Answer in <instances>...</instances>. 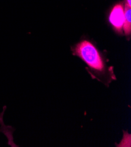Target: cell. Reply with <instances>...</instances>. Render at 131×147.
Instances as JSON below:
<instances>
[{"label": "cell", "instance_id": "1", "mask_svg": "<svg viewBox=\"0 0 131 147\" xmlns=\"http://www.w3.org/2000/svg\"><path fill=\"white\" fill-rule=\"evenodd\" d=\"M74 53L79 56L92 69L100 73L105 72V66L102 58L91 42L84 40L79 42L74 48Z\"/></svg>", "mask_w": 131, "mask_h": 147}, {"label": "cell", "instance_id": "2", "mask_svg": "<svg viewBox=\"0 0 131 147\" xmlns=\"http://www.w3.org/2000/svg\"><path fill=\"white\" fill-rule=\"evenodd\" d=\"M125 20L124 8L122 3L116 4L111 11L109 21L115 31L118 34H122Z\"/></svg>", "mask_w": 131, "mask_h": 147}, {"label": "cell", "instance_id": "3", "mask_svg": "<svg viewBox=\"0 0 131 147\" xmlns=\"http://www.w3.org/2000/svg\"><path fill=\"white\" fill-rule=\"evenodd\" d=\"M131 7L129 6L127 4L125 5L124 15L125 20L123 25L124 32L126 36L130 35L131 32Z\"/></svg>", "mask_w": 131, "mask_h": 147}, {"label": "cell", "instance_id": "4", "mask_svg": "<svg viewBox=\"0 0 131 147\" xmlns=\"http://www.w3.org/2000/svg\"><path fill=\"white\" fill-rule=\"evenodd\" d=\"M6 107H4V110H5V108ZM4 111L0 114V123H1L3 125H4L3 124V114H4Z\"/></svg>", "mask_w": 131, "mask_h": 147}, {"label": "cell", "instance_id": "5", "mask_svg": "<svg viewBox=\"0 0 131 147\" xmlns=\"http://www.w3.org/2000/svg\"><path fill=\"white\" fill-rule=\"evenodd\" d=\"M126 4L129 5V6H130V7H131V0H126Z\"/></svg>", "mask_w": 131, "mask_h": 147}]
</instances>
